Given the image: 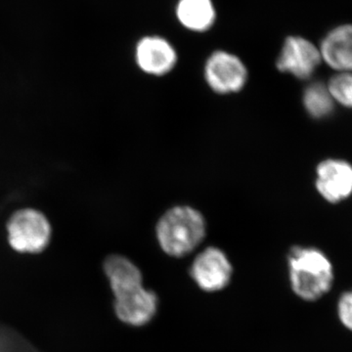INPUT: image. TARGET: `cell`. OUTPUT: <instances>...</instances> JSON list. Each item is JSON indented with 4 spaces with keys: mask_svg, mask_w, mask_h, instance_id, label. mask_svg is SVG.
Wrapping results in <instances>:
<instances>
[{
    "mask_svg": "<svg viewBox=\"0 0 352 352\" xmlns=\"http://www.w3.org/2000/svg\"><path fill=\"white\" fill-rule=\"evenodd\" d=\"M104 271L115 296L120 320L131 326L149 323L157 312V298L143 286L138 266L126 256L112 254L104 261Z\"/></svg>",
    "mask_w": 352,
    "mask_h": 352,
    "instance_id": "obj_1",
    "label": "cell"
},
{
    "mask_svg": "<svg viewBox=\"0 0 352 352\" xmlns=\"http://www.w3.org/2000/svg\"><path fill=\"white\" fill-rule=\"evenodd\" d=\"M288 261L292 288L302 300L314 302L332 288L333 265L320 250L294 247Z\"/></svg>",
    "mask_w": 352,
    "mask_h": 352,
    "instance_id": "obj_2",
    "label": "cell"
},
{
    "mask_svg": "<svg viewBox=\"0 0 352 352\" xmlns=\"http://www.w3.org/2000/svg\"><path fill=\"white\" fill-rule=\"evenodd\" d=\"M206 221L195 208L182 206L170 208L160 219L157 238L168 256L182 258L196 249L206 235Z\"/></svg>",
    "mask_w": 352,
    "mask_h": 352,
    "instance_id": "obj_3",
    "label": "cell"
},
{
    "mask_svg": "<svg viewBox=\"0 0 352 352\" xmlns=\"http://www.w3.org/2000/svg\"><path fill=\"white\" fill-rule=\"evenodd\" d=\"M7 237L14 251L39 254L50 245L52 226L46 215L32 208H21L7 221Z\"/></svg>",
    "mask_w": 352,
    "mask_h": 352,
    "instance_id": "obj_4",
    "label": "cell"
},
{
    "mask_svg": "<svg viewBox=\"0 0 352 352\" xmlns=\"http://www.w3.org/2000/svg\"><path fill=\"white\" fill-rule=\"evenodd\" d=\"M204 76L219 94H237L245 87L249 72L240 57L227 50H215L206 61Z\"/></svg>",
    "mask_w": 352,
    "mask_h": 352,
    "instance_id": "obj_5",
    "label": "cell"
},
{
    "mask_svg": "<svg viewBox=\"0 0 352 352\" xmlns=\"http://www.w3.org/2000/svg\"><path fill=\"white\" fill-rule=\"evenodd\" d=\"M321 62L320 50L311 41L302 36H289L278 55L276 67L281 73L305 80L314 75Z\"/></svg>",
    "mask_w": 352,
    "mask_h": 352,
    "instance_id": "obj_6",
    "label": "cell"
},
{
    "mask_svg": "<svg viewBox=\"0 0 352 352\" xmlns=\"http://www.w3.org/2000/svg\"><path fill=\"white\" fill-rule=\"evenodd\" d=\"M135 62L147 75L163 76L175 69L178 53L168 38L159 34H149L139 39L136 44Z\"/></svg>",
    "mask_w": 352,
    "mask_h": 352,
    "instance_id": "obj_7",
    "label": "cell"
},
{
    "mask_svg": "<svg viewBox=\"0 0 352 352\" xmlns=\"http://www.w3.org/2000/svg\"><path fill=\"white\" fill-rule=\"evenodd\" d=\"M232 265L221 250L210 247L201 252L191 266V276L204 291L226 288L232 276Z\"/></svg>",
    "mask_w": 352,
    "mask_h": 352,
    "instance_id": "obj_8",
    "label": "cell"
},
{
    "mask_svg": "<svg viewBox=\"0 0 352 352\" xmlns=\"http://www.w3.org/2000/svg\"><path fill=\"white\" fill-rule=\"evenodd\" d=\"M317 191L329 203L338 204L352 194V166L344 160L328 159L316 170Z\"/></svg>",
    "mask_w": 352,
    "mask_h": 352,
    "instance_id": "obj_9",
    "label": "cell"
},
{
    "mask_svg": "<svg viewBox=\"0 0 352 352\" xmlns=\"http://www.w3.org/2000/svg\"><path fill=\"white\" fill-rule=\"evenodd\" d=\"M322 61L340 73L352 72V24L333 28L322 39Z\"/></svg>",
    "mask_w": 352,
    "mask_h": 352,
    "instance_id": "obj_10",
    "label": "cell"
},
{
    "mask_svg": "<svg viewBox=\"0 0 352 352\" xmlns=\"http://www.w3.org/2000/svg\"><path fill=\"white\" fill-rule=\"evenodd\" d=\"M175 15L182 28L197 34L210 31L217 18L214 0H177Z\"/></svg>",
    "mask_w": 352,
    "mask_h": 352,
    "instance_id": "obj_11",
    "label": "cell"
},
{
    "mask_svg": "<svg viewBox=\"0 0 352 352\" xmlns=\"http://www.w3.org/2000/svg\"><path fill=\"white\" fill-rule=\"evenodd\" d=\"M335 102L328 87L323 82H311L303 91V106L312 119L325 120L332 117Z\"/></svg>",
    "mask_w": 352,
    "mask_h": 352,
    "instance_id": "obj_12",
    "label": "cell"
},
{
    "mask_svg": "<svg viewBox=\"0 0 352 352\" xmlns=\"http://www.w3.org/2000/svg\"><path fill=\"white\" fill-rule=\"evenodd\" d=\"M333 100L344 107L352 109V72L333 76L328 83Z\"/></svg>",
    "mask_w": 352,
    "mask_h": 352,
    "instance_id": "obj_13",
    "label": "cell"
},
{
    "mask_svg": "<svg viewBox=\"0 0 352 352\" xmlns=\"http://www.w3.org/2000/svg\"><path fill=\"white\" fill-rule=\"evenodd\" d=\"M338 311L342 323L352 331V291L344 294L340 298Z\"/></svg>",
    "mask_w": 352,
    "mask_h": 352,
    "instance_id": "obj_14",
    "label": "cell"
}]
</instances>
